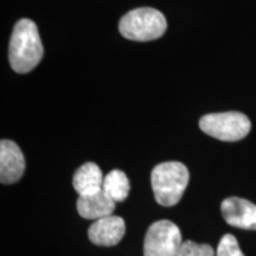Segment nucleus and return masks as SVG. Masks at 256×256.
<instances>
[{"label":"nucleus","mask_w":256,"mask_h":256,"mask_svg":"<svg viewBox=\"0 0 256 256\" xmlns=\"http://www.w3.org/2000/svg\"><path fill=\"white\" fill-rule=\"evenodd\" d=\"M25 159L18 145L11 140L0 142V180L2 184H14L24 174Z\"/></svg>","instance_id":"6e6552de"},{"label":"nucleus","mask_w":256,"mask_h":256,"mask_svg":"<svg viewBox=\"0 0 256 256\" xmlns=\"http://www.w3.org/2000/svg\"><path fill=\"white\" fill-rule=\"evenodd\" d=\"M200 127L208 136L222 142H238L250 132V120L238 112H226L204 115Z\"/></svg>","instance_id":"20e7f679"},{"label":"nucleus","mask_w":256,"mask_h":256,"mask_svg":"<svg viewBox=\"0 0 256 256\" xmlns=\"http://www.w3.org/2000/svg\"><path fill=\"white\" fill-rule=\"evenodd\" d=\"M177 256H215V252L209 244H200L194 241H185L182 243Z\"/></svg>","instance_id":"f8f14e48"},{"label":"nucleus","mask_w":256,"mask_h":256,"mask_svg":"<svg viewBox=\"0 0 256 256\" xmlns=\"http://www.w3.org/2000/svg\"><path fill=\"white\" fill-rule=\"evenodd\" d=\"M168 23L165 16L152 8H139L121 18L120 34L124 38L136 42L158 40L165 34Z\"/></svg>","instance_id":"7ed1b4c3"},{"label":"nucleus","mask_w":256,"mask_h":256,"mask_svg":"<svg viewBox=\"0 0 256 256\" xmlns=\"http://www.w3.org/2000/svg\"><path fill=\"white\" fill-rule=\"evenodd\" d=\"M37 25L30 19H20L14 25L8 48V60L11 68L18 74H26L37 66L43 57Z\"/></svg>","instance_id":"f257e3e1"},{"label":"nucleus","mask_w":256,"mask_h":256,"mask_svg":"<svg viewBox=\"0 0 256 256\" xmlns=\"http://www.w3.org/2000/svg\"><path fill=\"white\" fill-rule=\"evenodd\" d=\"M223 218L230 226L246 230H256V204L238 197H229L220 206Z\"/></svg>","instance_id":"423d86ee"},{"label":"nucleus","mask_w":256,"mask_h":256,"mask_svg":"<svg viewBox=\"0 0 256 256\" xmlns=\"http://www.w3.org/2000/svg\"><path fill=\"white\" fill-rule=\"evenodd\" d=\"M188 171L179 162H162L153 168L151 184L156 200L162 206H174L180 200L188 184Z\"/></svg>","instance_id":"f03ea898"},{"label":"nucleus","mask_w":256,"mask_h":256,"mask_svg":"<svg viewBox=\"0 0 256 256\" xmlns=\"http://www.w3.org/2000/svg\"><path fill=\"white\" fill-rule=\"evenodd\" d=\"M130 180L124 172L120 170H113L106 176L102 184V190L112 200L124 202L130 194Z\"/></svg>","instance_id":"9b49d317"},{"label":"nucleus","mask_w":256,"mask_h":256,"mask_svg":"<svg viewBox=\"0 0 256 256\" xmlns=\"http://www.w3.org/2000/svg\"><path fill=\"white\" fill-rule=\"evenodd\" d=\"M126 224L119 216H107L96 220L88 229V236L92 243L100 247H113L122 240Z\"/></svg>","instance_id":"0eeeda50"},{"label":"nucleus","mask_w":256,"mask_h":256,"mask_svg":"<svg viewBox=\"0 0 256 256\" xmlns=\"http://www.w3.org/2000/svg\"><path fill=\"white\" fill-rule=\"evenodd\" d=\"M182 232L171 220H158L150 226L144 242V256H177Z\"/></svg>","instance_id":"39448f33"},{"label":"nucleus","mask_w":256,"mask_h":256,"mask_svg":"<svg viewBox=\"0 0 256 256\" xmlns=\"http://www.w3.org/2000/svg\"><path fill=\"white\" fill-rule=\"evenodd\" d=\"M216 256H244L240 249L238 240L234 235L226 234L218 243Z\"/></svg>","instance_id":"ddd939ff"},{"label":"nucleus","mask_w":256,"mask_h":256,"mask_svg":"<svg viewBox=\"0 0 256 256\" xmlns=\"http://www.w3.org/2000/svg\"><path fill=\"white\" fill-rule=\"evenodd\" d=\"M104 179L101 168L95 162H86L74 174L72 185L80 196H87L102 190Z\"/></svg>","instance_id":"9d476101"},{"label":"nucleus","mask_w":256,"mask_h":256,"mask_svg":"<svg viewBox=\"0 0 256 256\" xmlns=\"http://www.w3.org/2000/svg\"><path fill=\"white\" fill-rule=\"evenodd\" d=\"M115 209V202L112 200L104 190L95 194L80 196L78 200V211L86 220H100L110 216Z\"/></svg>","instance_id":"1a4fd4ad"}]
</instances>
